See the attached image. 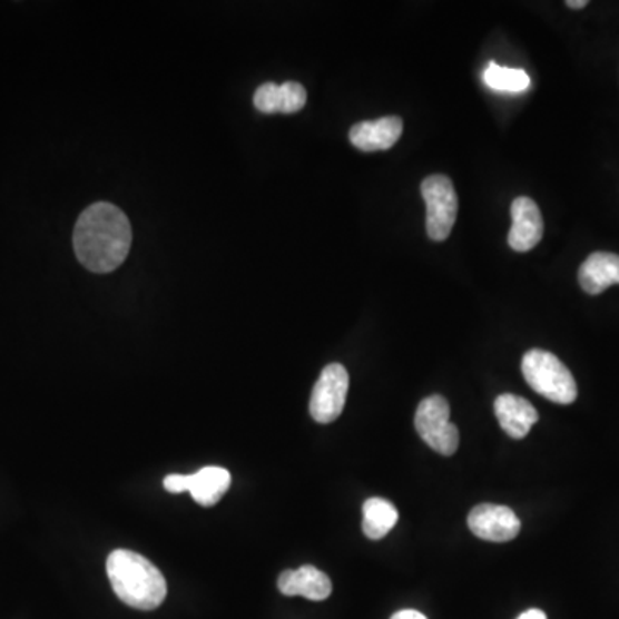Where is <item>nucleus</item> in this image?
Here are the masks:
<instances>
[{
  "mask_svg": "<svg viewBox=\"0 0 619 619\" xmlns=\"http://www.w3.org/2000/svg\"><path fill=\"white\" fill-rule=\"evenodd\" d=\"M578 283L589 295H601L612 284H619V255L596 252L578 271Z\"/></svg>",
  "mask_w": 619,
  "mask_h": 619,
  "instance_id": "13",
  "label": "nucleus"
},
{
  "mask_svg": "<svg viewBox=\"0 0 619 619\" xmlns=\"http://www.w3.org/2000/svg\"><path fill=\"white\" fill-rule=\"evenodd\" d=\"M422 197L428 205V235L432 242L450 238L458 216V195L448 176L434 174L422 181Z\"/></svg>",
  "mask_w": 619,
  "mask_h": 619,
  "instance_id": "5",
  "label": "nucleus"
},
{
  "mask_svg": "<svg viewBox=\"0 0 619 619\" xmlns=\"http://www.w3.org/2000/svg\"><path fill=\"white\" fill-rule=\"evenodd\" d=\"M391 619H429L428 616L422 615L420 611H415V609H403V611H397L396 615H393Z\"/></svg>",
  "mask_w": 619,
  "mask_h": 619,
  "instance_id": "18",
  "label": "nucleus"
},
{
  "mask_svg": "<svg viewBox=\"0 0 619 619\" xmlns=\"http://www.w3.org/2000/svg\"><path fill=\"white\" fill-rule=\"evenodd\" d=\"M397 518L400 514L393 502L382 498L366 499L363 504V533L372 540L382 539L394 529Z\"/></svg>",
  "mask_w": 619,
  "mask_h": 619,
  "instance_id": "15",
  "label": "nucleus"
},
{
  "mask_svg": "<svg viewBox=\"0 0 619 619\" xmlns=\"http://www.w3.org/2000/svg\"><path fill=\"white\" fill-rule=\"evenodd\" d=\"M188 480L189 475L173 473V475H167L166 480H164V488L173 492V494H181V492H188Z\"/></svg>",
  "mask_w": 619,
  "mask_h": 619,
  "instance_id": "17",
  "label": "nucleus"
},
{
  "mask_svg": "<svg viewBox=\"0 0 619 619\" xmlns=\"http://www.w3.org/2000/svg\"><path fill=\"white\" fill-rule=\"evenodd\" d=\"M132 230L121 208L97 202L78 217L72 245L76 257L90 273H112L128 257Z\"/></svg>",
  "mask_w": 619,
  "mask_h": 619,
  "instance_id": "1",
  "label": "nucleus"
},
{
  "mask_svg": "<svg viewBox=\"0 0 619 619\" xmlns=\"http://www.w3.org/2000/svg\"><path fill=\"white\" fill-rule=\"evenodd\" d=\"M483 83L499 94H521L530 88V76L523 69L502 68L491 62L483 71Z\"/></svg>",
  "mask_w": 619,
  "mask_h": 619,
  "instance_id": "16",
  "label": "nucleus"
},
{
  "mask_svg": "<svg viewBox=\"0 0 619 619\" xmlns=\"http://www.w3.org/2000/svg\"><path fill=\"white\" fill-rule=\"evenodd\" d=\"M450 403L439 394L425 397L416 409V432L442 456H451L460 446V432L456 425L450 422Z\"/></svg>",
  "mask_w": 619,
  "mask_h": 619,
  "instance_id": "4",
  "label": "nucleus"
},
{
  "mask_svg": "<svg viewBox=\"0 0 619 619\" xmlns=\"http://www.w3.org/2000/svg\"><path fill=\"white\" fill-rule=\"evenodd\" d=\"M518 619H548V616H546L544 611H540V609H529V611L518 616Z\"/></svg>",
  "mask_w": 619,
  "mask_h": 619,
  "instance_id": "19",
  "label": "nucleus"
},
{
  "mask_svg": "<svg viewBox=\"0 0 619 619\" xmlns=\"http://www.w3.org/2000/svg\"><path fill=\"white\" fill-rule=\"evenodd\" d=\"M254 104L264 114H295L305 107L306 90L296 81L264 83L255 91Z\"/></svg>",
  "mask_w": 619,
  "mask_h": 619,
  "instance_id": "12",
  "label": "nucleus"
},
{
  "mask_svg": "<svg viewBox=\"0 0 619 619\" xmlns=\"http://www.w3.org/2000/svg\"><path fill=\"white\" fill-rule=\"evenodd\" d=\"M567 6L571 9H583L589 6V2L587 0H568Z\"/></svg>",
  "mask_w": 619,
  "mask_h": 619,
  "instance_id": "20",
  "label": "nucleus"
},
{
  "mask_svg": "<svg viewBox=\"0 0 619 619\" xmlns=\"http://www.w3.org/2000/svg\"><path fill=\"white\" fill-rule=\"evenodd\" d=\"M511 226L508 243L514 252H530L544 236V219L539 205L529 197H518L511 205Z\"/></svg>",
  "mask_w": 619,
  "mask_h": 619,
  "instance_id": "8",
  "label": "nucleus"
},
{
  "mask_svg": "<svg viewBox=\"0 0 619 619\" xmlns=\"http://www.w3.org/2000/svg\"><path fill=\"white\" fill-rule=\"evenodd\" d=\"M277 587L284 596H302L308 601H325L333 593L331 578L324 571L310 567V564H305L298 570H287L281 573Z\"/></svg>",
  "mask_w": 619,
  "mask_h": 619,
  "instance_id": "10",
  "label": "nucleus"
},
{
  "mask_svg": "<svg viewBox=\"0 0 619 619\" xmlns=\"http://www.w3.org/2000/svg\"><path fill=\"white\" fill-rule=\"evenodd\" d=\"M403 135V121L396 116L362 121L350 129V141L362 151L390 150Z\"/></svg>",
  "mask_w": 619,
  "mask_h": 619,
  "instance_id": "9",
  "label": "nucleus"
},
{
  "mask_svg": "<svg viewBox=\"0 0 619 619\" xmlns=\"http://www.w3.org/2000/svg\"><path fill=\"white\" fill-rule=\"evenodd\" d=\"M230 485V473L220 466H205L189 475L188 492L200 507H214Z\"/></svg>",
  "mask_w": 619,
  "mask_h": 619,
  "instance_id": "14",
  "label": "nucleus"
},
{
  "mask_svg": "<svg viewBox=\"0 0 619 619\" xmlns=\"http://www.w3.org/2000/svg\"><path fill=\"white\" fill-rule=\"evenodd\" d=\"M494 413L502 431L513 439L527 438L530 429L539 422V413L533 409V404L514 394H501L495 397Z\"/></svg>",
  "mask_w": 619,
  "mask_h": 619,
  "instance_id": "11",
  "label": "nucleus"
},
{
  "mask_svg": "<svg viewBox=\"0 0 619 619\" xmlns=\"http://www.w3.org/2000/svg\"><path fill=\"white\" fill-rule=\"evenodd\" d=\"M107 577L125 605L154 611L167 596V583L159 568L137 552L118 549L107 558Z\"/></svg>",
  "mask_w": 619,
  "mask_h": 619,
  "instance_id": "2",
  "label": "nucleus"
},
{
  "mask_svg": "<svg viewBox=\"0 0 619 619\" xmlns=\"http://www.w3.org/2000/svg\"><path fill=\"white\" fill-rule=\"evenodd\" d=\"M350 375L340 363H331L322 371L310 400V415L315 422L331 423L340 419L346 404Z\"/></svg>",
  "mask_w": 619,
  "mask_h": 619,
  "instance_id": "6",
  "label": "nucleus"
},
{
  "mask_svg": "<svg viewBox=\"0 0 619 619\" xmlns=\"http://www.w3.org/2000/svg\"><path fill=\"white\" fill-rule=\"evenodd\" d=\"M521 372L536 393L552 403L571 404L578 396L577 382L558 356L544 350H530L521 360Z\"/></svg>",
  "mask_w": 619,
  "mask_h": 619,
  "instance_id": "3",
  "label": "nucleus"
},
{
  "mask_svg": "<svg viewBox=\"0 0 619 619\" xmlns=\"http://www.w3.org/2000/svg\"><path fill=\"white\" fill-rule=\"evenodd\" d=\"M473 536L489 542H510L520 533V518L513 510L499 504H479L469 514Z\"/></svg>",
  "mask_w": 619,
  "mask_h": 619,
  "instance_id": "7",
  "label": "nucleus"
}]
</instances>
